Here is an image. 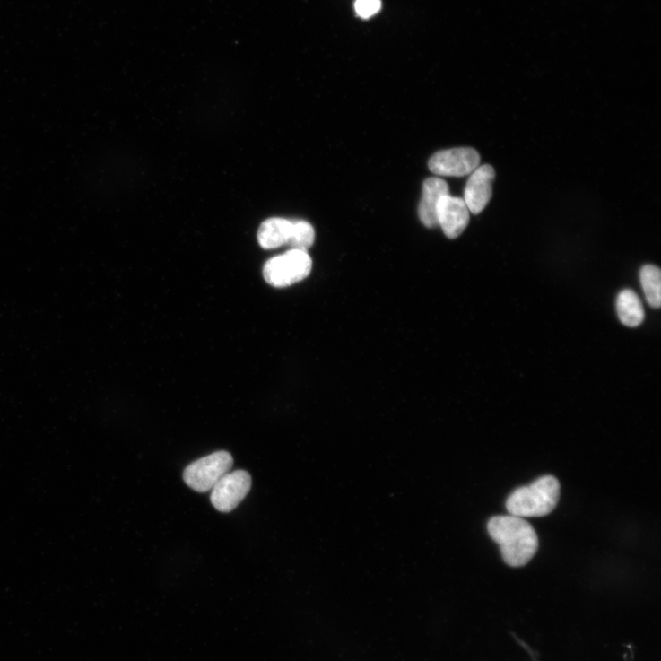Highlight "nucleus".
Returning a JSON list of instances; mask_svg holds the SVG:
<instances>
[{
	"label": "nucleus",
	"instance_id": "f257e3e1",
	"mask_svg": "<svg viewBox=\"0 0 661 661\" xmlns=\"http://www.w3.org/2000/svg\"><path fill=\"white\" fill-rule=\"evenodd\" d=\"M488 532L498 544L505 563L511 567L526 565L538 550L536 532L524 518L494 517L488 523Z\"/></svg>",
	"mask_w": 661,
	"mask_h": 661
},
{
	"label": "nucleus",
	"instance_id": "f03ea898",
	"mask_svg": "<svg viewBox=\"0 0 661 661\" xmlns=\"http://www.w3.org/2000/svg\"><path fill=\"white\" fill-rule=\"evenodd\" d=\"M560 494L559 481L553 476H544L515 491L507 500V509L521 518L545 517L557 508Z\"/></svg>",
	"mask_w": 661,
	"mask_h": 661
},
{
	"label": "nucleus",
	"instance_id": "7ed1b4c3",
	"mask_svg": "<svg viewBox=\"0 0 661 661\" xmlns=\"http://www.w3.org/2000/svg\"><path fill=\"white\" fill-rule=\"evenodd\" d=\"M312 267V258L306 251L291 249L266 261L263 276L269 285L285 288L305 280Z\"/></svg>",
	"mask_w": 661,
	"mask_h": 661
},
{
	"label": "nucleus",
	"instance_id": "20e7f679",
	"mask_svg": "<svg viewBox=\"0 0 661 661\" xmlns=\"http://www.w3.org/2000/svg\"><path fill=\"white\" fill-rule=\"evenodd\" d=\"M232 464L230 453L217 451L188 465L183 474L184 482L194 491L208 492L230 473Z\"/></svg>",
	"mask_w": 661,
	"mask_h": 661
},
{
	"label": "nucleus",
	"instance_id": "39448f33",
	"mask_svg": "<svg viewBox=\"0 0 661 661\" xmlns=\"http://www.w3.org/2000/svg\"><path fill=\"white\" fill-rule=\"evenodd\" d=\"M479 152L470 147L453 148L436 152L430 160L429 168L437 176L464 177L480 167Z\"/></svg>",
	"mask_w": 661,
	"mask_h": 661
},
{
	"label": "nucleus",
	"instance_id": "423d86ee",
	"mask_svg": "<svg viewBox=\"0 0 661 661\" xmlns=\"http://www.w3.org/2000/svg\"><path fill=\"white\" fill-rule=\"evenodd\" d=\"M251 486L252 478L248 472L228 473L212 489L213 508L222 513L235 510L248 494Z\"/></svg>",
	"mask_w": 661,
	"mask_h": 661
},
{
	"label": "nucleus",
	"instance_id": "0eeeda50",
	"mask_svg": "<svg viewBox=\"0 0 661 661\" xmlns=\"http://www.w3.org/2000/svg\"><path fill=\"white\" fill-rule=\"evenodd\" d=\"M494 178L495 171L490 165L479 167L471 174L463 199L470 213L479 214L488 205L492 196Z\"/></svg>",
	"mask_w": 661,
	"mask_h": 661
},
{
	"label": "nucleus",
	"instance_id": "6e6552de",
	"mask_svg": "<svg viewBox=\"0 0 661 661\" xmlns=\"http://www.w3.org/2000/svg\"><path fill=\"white\" fill-rule=\"evenodd\" d=\"M437 213L439 225L449 239H457L470 222V211L464 200L450 194L441 198Z\"/></svg>",
	"mask_w": 661,
	"mask_h": 661
},
{
	"label": "nucleus",
	"instance_id": "1a4fd4ad",
	"mask_svg": "<svg viewBox=\"0 0 661 661\" xmlns=\"http://www.w3.org/2000/svg\"><path fill=\"white\" fill-rule=\"evenodd\" d=\"M448 194H449V187L445 180L439 178H430L423 182L418 213L424 226L429 228L439 226L438 205L441 198Z\"/></svg>",
	"mask_w": 661,
	"mask_h": 661
},
{
	"label": "nucleus",
	"instance_id": "9d476101",
	"mask_svg": "<svg viewBox=\"0 0 661 661\" xmlns=\"http://www.w3.org/2000/svg\"><path fill=\"white\" fill-rule=\"evenodd\" d=\"M293 222L283 218H270L262 222L257 233L260 247L275 249L288 245L291 237Z\"/></svg>",
	"mask_w": 661,
	"mask_h": 661
},
{
	"label": "nucleus",
	"instance_id": "9b49d317",
	"mask_svg": "<svg viewBox=\"0 0 661 661\" xmlns=\"http://www.w3.org/2000/svg\"><path fill=\"white\" fill-rule=\"evenodd\" d=\"M617 314L622 324L629 327H637L644 320V309L639 296L631 290H625L618 295Z\"/></svg>",
	"mask_w": 661,
	"mask_h": 661
},
{
	"label": "nucleus",
	"instance_id": "f8f14e48",
	"mask_svg": "<svg viewBox=\"0 0 661 661\" xmlns=\"http://www.w3.org/2000/svg\"><path fill=\"white\" fill-rule=\"evenodd\" d=\"M640 280L647 301L652 308L661 303V275L658 267L647 265L642 267Z\"/></svg>",
	"mask_w": 661,
	"mask_h": 661
},
{
	"label": "nucleus",
	"instance_id": "ddd939ff",
	"mask_svg": "<svg viewBox=\"0 0 661 661\" xmlns=\"http://www.w3.org/2000/svg\"><path fill=\"white\" fill-rule=\"evenodd\" d=\"M316 232L312 224L305 221L293 222L291 237L288 246L291 249L306 251L314 245Z\"/></svg>",
	"mask_w": 661,
	"mask_h": 661
},
{
	"label": "nucleus",
	"instance_id": "4468645a",
	"mask_svg": "<svg viewBox=\"0 0 661 661\" xmlns=\"http://www.w3.org/2000/svg\"><path fill=\"white\" fill-rule=\"evenodd\" d=\"M355 8L358 15L367 19L379 12L381 4L379 0H357Z\"/></svg>",
	"mask_w": 661,
	"mask_h": 661
}]
</instances>
